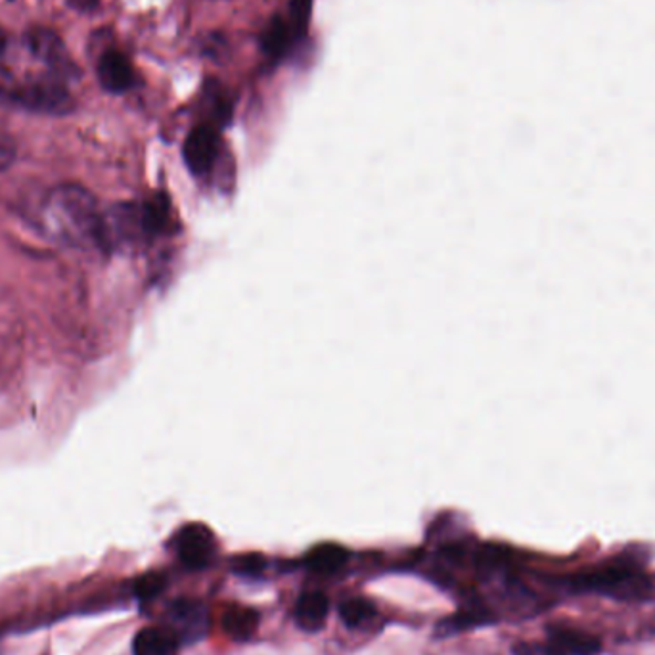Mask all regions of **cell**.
<instances>
[{"label":"cell","mask_w":655,"mask_h":655,"mask_svg":"<svg viewBox=\"0 0 655 655\" xmlns=\"http://www.w3.org/2000/svg\"><path fill=\"white\" fill-rule=\"evenodd\" d=\"M43 225L49 235L73 248L102 250L104 211L86 188L56 186L43 206Z\"/></svg>","instance_id":"obj_1"},{"label":"cell","mask_w":655,"mask_h":655,"mask_svg":"<svg viewBox=\"0 0 655 655\" xmlns=\"http://www.w3.org/2000/svg\"><path fill=\"white\" fill-rule=\"evenodd\" d=\"M565 584L573 592L602 594L621 602H644L652 599L655 591L652 578H648L644 571L628 568V565H613V568H604L591 573H581L568 579Z\"/></svg>","instance_id":"obj_2"},{"label":"cell","mask_w":655,"mask_h":655,"mask_svg":"<svg viewBox=\"0 0 655 655\" xmlns=\"http://www.w3.org/2000/svg\"><path fill=\"white\" fill-rule=\"evenodd\" d=\"M0 98L12 106L41 115H67L75 110V98L64 79L46 75L0 89Z\"/></svg>","instance_id":"obj_3"},{"label":"cell","mask_w":655,"mask_h":655,"mask_svg":"<svg viewBox=\"0 0 655 655\" xmlns=\"http://www.w3.org/2000/svg\"><path fill=\"white\" fill-rule=\"evenodd\" d=\"M219 154H221V135H219V127H215L211 123H201L186 136L183 157L188 171L193 173L194 177L209 175L219 159Z\"/></svg>","instance_id":"obj_4"},{"label":"cell","mask_w":655,"mask_h":655,"mask_svg":"<svg viewBox=\"0 0 655 655\" xmlns=\"http://www.w3.org/2000/svg\"><path fill=\"white\" fill-rule=\"evenodd\" d=\"M25 44L33 56L39 58L41 62L51 67L52 75L65 81L79 73L77 65L73 64L64 41L52 29H29L25 33Z\"/></svg>","instance_id":"obj_5"},{"label":"cell","mask_w":655,"mask_h":655,"mask_svg":"<svg viewBox=\"0 0 655 655\" xmlns=\"http://www.w3.org/2000/svg\"><path fill=\"white\" fill-rule=\"evenodd\" d=\"M167 623L180 644H196L209 633V612L198 600L180 599L169 605Z\"/></svg>","instance_id":"obj_6"},{"label":"cell","mask_w":655,"mask_h":655,"mask_svg":"<svg viewBox=\"0 0 655 655\" xmlns=\"http://www.w3.org/2000/svg\"><path fill=\"white\" fill-rule=\"evenodd\" d=\"M215 549H217V542H215L214 531L201 523H190L180 529L175 537L178 558L190 570L206 568L215 555Z\"/></svg>","instance_id":"obj_7"},{"label":"cell","mask_w":655,"mask_h":655,"mask_svg":"<svg viewBox=\"0 0 655 655\" xmlns=\"http://www.w3.org/2000/svg\"><path fill=\"white\" fill-rule=\"evenodd\" d=\"M96 73H98V81L106 93H128L131 89L138 85V75H136L131 60L127 54H123L117 49H110L102 54L98 65H96Z\"/></svg>","instance_id":"obj_8"},{"label":"cell","mask_w":655,"mask_h":655,"mask_svg":"<svg viewBox=\"0 0 655 655\" xmlns=\"http://www.w3.org/2000/svg\"><path fill=\"white\" fill-rule=\"evenodd\" d=\"M300 37L295 35L292 23L282 15H272L264 25L263 33L259 37V46L269 62L284 60L295 43H300Z\"/></svg>","instance_id":"obj_9"},{"label":"cell","mask_w":655,"mask_h":655,"mask_svg":"<svg viewBox=\"0 0 655 655\" xmlns=\"http://www.w3.org/2000/svg\"><path fill=\"white\" fill-rule=\"evenodd\" d=\"M549 641L565 655H599L602 649L599 636L578 628H549Z\"/></svg>","instance_id":"obj_10"},{"label":"cell","mask_w":655,"mask_h":655,"mask_svg":"<svg viewBox=\"0 0 655 655\" xmlns=\"http://www.w3.org/2000/svg\"><path fill=\"white\" fill-rule=\"evenodd\" d=\"M330 612V600L324 592H306L295 605V623L305 633H316L324 627Z\"/></svg>","instance_id":"obj_11"},{"label":"cell","mask_w":655,"mask_h":655,"mask_svg":"<svg viewBox=\"0 0 655 655\" xmlns=\"http://www.w3.org/2000/svg\"><path fill=\"white\" fill-rule=\"evenodd\" d=\"M178 644L169 627L143 628L133 641V655H177Z\"/></svg>","instance_id":"obj_12"},{"label":"cell","mask_w":655,"mask_h":655,"mask_svg":"<svg viewBox=\"0 0 655 655\" xmlns=\"http://www.w3.org/2000/svg\"><path fill=\"white\" fill-rule=\"evenodd\" d=\"M141 219H143L146 238L164 235L167 227L171 225V201L164 193L152 196L141 204Z\"/></svg>","instance_id":"obj_13"},{"label":"cell","mask_w":655,"mask_h":655,"mask_svg":"<svg viewBox=\"0 0 655 655\" xmlns=\"http://www.w3.org/2000/svg\"><path fill=\"white\" fill-rule=\"evenodd\" d=\"M222 628L232 641L248 642L259 628V613L242 605L228 607L222 617Z\"/></svg>","instance_id":"obj_14"},{"label":"cell","mask_w":655,"mask_h":655,"mask_svg":"<svg viewBox=\"0 0 655 655\" xmlns=\"http://www.w3.org/2000/svg\"><path fill=\"white\" fill-rule=\"evenodd\" d=\"M347 562V550L340 544H319L306 555V565L316 573H335Z\"/></svg>","instance_id":"obj_15"},{"label":"cell","mask_w":655,"mask_h":655,"mask_svg":"<svg viewBox=\"0 0 655 655\" xmlns=\"http://www.w3.org/2000/svg\"><path fill=\"white\" fill-rule=\"evenodd\" d=\"M206 104L209 106V114H211V125L215 127H225L232 119V102L228 98L222 85L217 81H207L206 83Z\"/></svg>","instance_id":"obj_16"},{"label":"cell","mask_w":655,"mask_h":655,"mask_svg":"<svg viewBox=\"0 0 655 655\" xmlns=\"http://www.w3.org/2000/svg\"><path fill=\"white\" fill-rule=\"evenodd\" d=\"M376 617V607L363 599H351L340 605V620L347 628H364Z\"/></svg>","instance_id":"obj_17"},{"label":"cell","mask_w":655,"mask_h":655,"mask_svg":"<svg viewBox=\"0 0 655 655\" xmlns=\"http://www.w3.org/2000/svg\"><path fill=\"white\" fill-rule=\"evenodd\" d=\"M311 14H313V0H290V18L288 20L300 39H303L309 31Z\"/></svg>","instance_id":"obj_18"},{"label":"cell","mask_w":655,"mask_h":655,"mask_svg":"<svg viewBox=\"0 0 655 655\" xmlns=\"http://www.w3.org/2000/svg\"><path fill=\"white\" fill-rule=\"evenodd\" d=\"M165 589V578L159 573H148L144 578L138 579L135 584V592L138 599L152 600L156 599L159 592Z\"/></svg>","instance_id":"obj_19"},{"label":"cell","mask_w":655,"mask_h":655,"mask_svg":"<svg viewBox=\"0 0 655 655\" xmlns=\"http://www.w3.org/2000/svg\"><path fill=\"white\" fill-rule=\"evenodd\" d=\"M264 570V560L259 554H246L236 558L235 573L242 578H257Z\"/></svg>","instance_id":"obj_20"},{"label":"cell","mask_w":655,"mask_h":655,"mask_svg":"<svg viewBox=\"0 0 655 655\" xmlns=\"http://www.w3.org/2000/svg\"><path fill=\"white\" fill-rule=\"evenodd\" d=\"M513 655H565L552 644H539V642H518L512 648Z\"/></svg>","instance_id":"obj_21"},{"label":"cell","mask_w":655,"mask_h":655,"mask_svg":"<svg viewBox=\"0 0 655 655\" xmlns=\"http://www.w3.org/2000/svg\"><path fill=\"white\" fill-rule=\"evenodd\" d=\"M15 144L10 136L0 133V171H7L14 164Z\"/></svg>","instance_id":"obj_22"},{"label":"cell","mask_w":655,"mask_h":655,"mask_svg":"<svg viewBox=\"0 0 655 655\" xmlns=\"http://www.w3.org/2000/svg\"><path fill=\"white\" fill-rule=\"evenodd\" d=\"M72 4L79 10H93L98 4V0H72Z\"/></svg>","instance_id":"obj_23"},{"label":"cell","mask_w":655,"mask_h":655,"mask_svg":"<svg viewBox=\"0 0 655 655\" xmlns=\"http://www.w3.org/2000/svg\"><path fill=\"white\" fill-rule=\"evenodd\" d=\"M7 49V33L0 29V54Z\"/></svg>","instance_id":"obj_24"}]
</instances>
